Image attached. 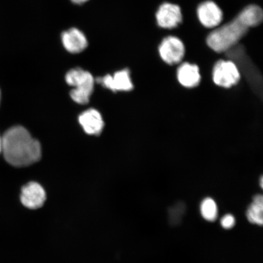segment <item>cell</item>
Segmentation results:
<instances>
[{"label":"cell","mask_w":263,"mask_h":263,"mask_svg":"<svg viewBox=\"0 0 263 263\" xmlns=\"http://www.w3.org/2000/svg\"><path fill=\"white\" fill-rule=\"evenodd\" d=\"M97 81L105 88L114 92L127 91L133 88V82L130 77V72L127 69L117 72L113 76L107 74L99 78Z\"/></svg>","instance_id":"52a82bcc"},{"label":"cell","mask_w":263,"mask_h":263,"mask_svg":"<svg viewBox=\"0 0 263 263\" xmlns=\"http://www.w3.org/2000/svg\"><path fill=\"white\" fill-rule=\"evenodd\" d=\"M240 74L237 67L232 61H219L213 72L214 82L219 86L229 88L237 83Z\"/></svg>","instance_id":"277c9868"},{"label":"cell","mask_w":263,"mask_h":263,"mask_svg":"<svg viewBox=\"0 0 263 263\" xmlns=\"http://www.w3.org/2000/svg\"><path fill=\"white\" fill-rule=\"evenodd\" d=\"M65 80L68 85L73 87L70 96L76 103L86 104L93 91L94 78L89 72L80 68L72 69L66 74Z\"/></svg>","instance_id":"3957f363"},{"label":"cell","mask_w":263,"mask_h":263,"mask_svg":"<svg viewBox=\"0 0 263 263\" xmlns=\"http://www.w3.org/2000/svg\"><path fill=\"white\" fill-rule=\"evenodd\" d=\"M61 40L66 50L72 54L80 53L88 46L87 37L77 28H71L64 32Z\"/></svg>","instance_id":"30bf717a"},{"label":"cell","mask_w":263,"mask_h":263,"mask_svg":"<svg viewBox=\"0 0 263 263\" xmlns=\"http://www.w3.org/2000/svg\"><path fill=\"white\" fill-rule=\"evenodd\" d=\"M177 78L181 84L186 87H194L200 80L199 68L196 65L184 63L177 70Z\"/></svg>","instance_id":"7c38bea8"},{"label":"cell","mask_w":263,"mask_h":263,"mask_svg":"<svg viewBox=\"0 0 263 263\" xmlns=\"http://www.w3.org/2000/svg\"><path fill=\"white\" fill-rule=\"evenodd\" d=\"M197 12L200 23L206 28L215 27L222 21V11L218 6L213 2L202 3L199 6Z\"/></svg>","instance_id":"9c48e42d"},{"label":"cell","mask_w":263,"mask_h":263,"mask_svg":"<svg viewBox=\"0 0 263 263\" xmlns=\"http://www.w3.org/2000/svg\"><path fill=\"white\" fill-rule=\"evenodd\" d=\"M200 212L203 218L209 221H215L218 217V206L213 199L206 198L200 205Z\"/></svg>","instance_id":"5bb4252c"},{"label":"cell","mask_w":263,"mask_h":263,"mask_svg":"<svg viewBox=\"0 0 263 263\" xmlns=\"http://www.w3.org/2000/svg\"><path fill=\"white\" fill-rule=\"evenodd\" d=\"M2 138V153L6 162L15 167H25L38 162L42 156L40 143L22 126H14Z\"/></svg>","instance_id":"7a4b0ae2"},{"label":"cell","mask_w":263,"mask_h":263,"mask_svg":"<svg viewBox=\"0 0 263 263\" xmlns=\"http://www.w3.org/2000/svg\"><path fill=\"white\" fill-rule=\"evenodd\" d=\"M2 138L0 137V154L2 153Z\"/></svg>","instance_id":"e0dca14e"},{"label":"cell","mask_w":263,"mask_h":263,"mask_svg":"<svg viewBox=\"0 0 263 263\" xmlns=\"http://www.w3.org/2000/svg\"><path fill=\"white\" fill-rule=\"evenodd\" d=\"M159 50L161 58L170 65L179 63L185 55V47L182 42L173 36L164 39Z\"/></svg>","instance_id":"5b68a950"},{"label":"cell","mask_w":263,"mask_h":263,"mask_svg":"<svg viewBox=\"0 0 263 263\" xmlns=\"http://www.w3.org/2000/svg\"><path fill=\"white\" fill-rule=\"evenodd\" d=\"M221 226L223 228L230 229L233 228L235 224V219L232 215H227L223 217L221 221Z\"/></svg>","instance_id":"9a60e30c"},{"label":"cell","mask_w":263,"mask_h":263,"mask_svg":"<svg viewBox=\"0 0 263 263\" xmlns=\"http://www.w3.org/2000/svg\"><path fill=\"white\" fill-rule=\"evenodd\" d=\"M79 121L87 134L99 136L103 131L104 127L103 118L100 112L93 108L84 111L79 117Z\"/></svg>","instance_id":"8fae6325"},{"label":"cell","mask_w":263,"mask_h":263,"mask_svg":"<svg viewBox=\"0 0 263 263\" xmlns=\"http://www.w3.org/2000/svg\"><path fill=\"white\" fill-rule=\"evenodd\" d=\"M71 1L75 3V4L81 5L87 2L88 0H71Z\"/></svg>","instance_id":"2e32d148"},{"label":"cell","mask_w":263,"mask_h":263,"mask_svg":"<svg viewBox=\"0 0 263 263\" xmlns=\"http://www.w3.org/2000/svg\"><path fill=\"white\" fill-rule=\"evenodd\" d=\"M262 17V11L259 6H249L232 21L210 33L207 44L219 53L228 51L238 44L250 28L260 24Z\"/></svg>","instance_id":"6da1fadb"},{"label":"cell","mask_w":263,"mask_h":263,"mask_svg":"<svg viewBox=\"0 0 263 263\" xmlns=\"http://www.w3.org/2000/svg\"><path fill=\"white\" fill-rule=\"evenodd\" d=\"M156 18L160 27L172 29L182 22V15L179 6L164 3L158 10Z\"/></svg>","instance_id":"ba28073f"},{"label":"cell","mask_w":263,"mask_h":263,"mask_svg":"<svg viewBox=\"0 0 263 263\" xmlns=\"http://www.w3.org/2000/svg\"><path fill=\"white\" fill-rule=\"evenodd\" d=\"M47 195L40 184L31 182L26 184L22 189L21 199L26 208L36 210L44 205Z\"/></svg>","instance_id":"8992f818"},{"label":"cell","mask_w":263,"mask_h":263,"mask_svg":"<svg viewBox=\"0 0 263 263\" xmlns=\"http://www.w3.org/2000/svg\"><path fill=\"white\" fill-rule=\"evenodd\" d=\"M263 197L261 195H256L247 211V217L250 222L258 226L263 223Z\"/></svg>","instance_id":"4fadbf2b"},{"label":"cell","mask_w":263,"mask_h":263,"mask_svg":"<svg viewBox=\"0 0 263 263\" xmlns=\"http://www.w3.org/2000/svg\"><path fill=\"white\" fill-rule=\"evenodd\" d=\"M0 101H1V91H0Z\"/></svg>","instance_id":"ac0fdd59"}]
</instances>
